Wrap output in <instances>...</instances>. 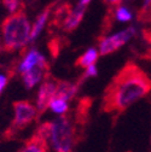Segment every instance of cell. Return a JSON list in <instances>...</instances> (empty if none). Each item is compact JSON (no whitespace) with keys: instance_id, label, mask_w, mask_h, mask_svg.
Returning a JSON list of instances; mask_svg holds the SVG:
<instances>
[{"instance_id":"4","label":"cell","mask_w":151,"mask_h":152,"mask_svg":"<svg viewBox=\"0 0 151 152\" xmlns=\"http://www.w3.org/2000/svg\"><path fill=\"white\" fill-rule=\"evenodd\" d=\"M13 109H15V118L12 121L11 127L5 132V137L7 139H12L13 134L29 126L37 116L36 109L27 100L15 102Z\"/></svg>"},{"instance_id":"20","label":"cell","mask_w":151,"mask_h":152,"mask_svg":"<svg viewBox=\"0 0 151 152\" xmlns=\"http://www.w3.org/2000/svg\"><path fill=\"white\" fill-rule=\"evenodd\" d=\"M7 77L6 76H4V75H0V94H1V92H3V89L5 88V86H6V83H7Z\"/></svg>"},{"instance_id":"1","label":"cell","mask_w":151,"mask_h":152,"mask_svg":"<svg viewBox=\"0 0 151 152\" xmlns=\"http://www.w3.org/2000/svg\"><path fill=\"white\" fill-rule=\"evenodd\" d=\"M151 91V79L133 62H128L109 83L104 92L102 110L122 113Z\"/></svg>"},{"instance_id":"2","label":"cell","mask_w":151,"mask_h":152,"mask_svg":"<svg viewBox=\"0 0 151 152\" xmlns=\"http://www.w3.org/2000/svg\"><path fill=\"white\" fill-rule=\"evenodd\" d=\"M30 23L23 10L15 11L6 17L1 24L3 48L6 52H13L23 47L30 37Z\"/></svg>"},{"instance_id":"21","label":"cell","mask_w":151,"mask_h":152,"mask_svg":"<svg viewBox=\"0 0 151 152\" xmlns=\"http://www.w3.org/2000/svg\"><path fill=\"white\" fill-rule=\"evenodd\" d=\"M121 0H106V3L110 5V6H115V5H119Z\"/></svg>"},{"instance_id":"11","label":"cell","mask_w":151,"mask_h":152,"mask_svg":"<svg viewBox=\"0 0 151 152\" xmlns=\"http://www.w3.org/2000/svg\"><path fill=\"white\" fill-rule=\"evenodd\" d=\"M51 7H52V6H47L39 16H37L36 21H35V23H34V26H33V28H32V30H30L29 41H34L36 37L39 36V34L41 33L43 28L45 27V24H46V22H47L48 15H50V12H51Z\"/></svg>"},{"instance_id":"9","label":"cell","mask_w":151,"mask_h":152,"mask_svg":"<svg viewBox=\"0 0 151 152\" xmlns=\"http://www.w3.org/2000/svg\"><path fill=\"white\" fill-rule=\"evenodd\" d=\"M78 88H79V85H74L68 81H57L54 98H59L65 102H69L74 98L75 93L78 92Z\"/></svg>"},{"instance_id":"15","label":"cell","mask_w":151,"mask_h":152,"mask_svg":"<svg viewBox=\"0 0 151 152\" xmlns=\"http://www.w3.org/2000/svg\"><path fill=\"white\" fill-rule=\"evenodd\" d=\"M50 106L54 112H57V113H64V112L68 111L67 102L63 100V99H59V98H53L51 104H50Z\"/></svg>"},{"instance_id":"6","label":"cell","mask_w":151,"mask_h":152,"mask_svg":"<svg viewBox=\"0 0 151 152\" xmlns=\"http://www.w3.org/2000/svg\"><path fill=\"white\" fill-rule=\"evenodd\" d=\"M56 88H57V81L52 82L46 80L40 89H39V94H37V102H36V107H37V118H39L43 113H45V111L48 109L52 99L54 98L56 94Z\"/></svg>"},{"instance_id":"13","label":"cell","mask_w":151,"mask_h":152,"mask_svg":"<svg viewBox=\"0 0 151 152\" xmlns=\"http://www.w3.org/2000/svg\"><path fill=\"white\" fill-rule=\"evenodd\" d=\"M41 54L37 52V51H35V50H32L27 56H26V58L23 59V62L21 63V65H20V72H26V71H28L29 69H32L34 65H36L37 63L40 62V59H41Z\"/></svg>"},{"instance_id":"10","label":"cell","mask_w":151,"mask_h":152,"mask_svg":"<svg viewBox=\"0 0 151 152\" xmlns=\"http://www.w3.org/2000/svg\"><path fill=\"white\" fill-rule=\"evenodd\" d=\"M48 151V144L46 142V139L37 135L36 133L26 142L24 147L20 152H47Z\"/></svg>"},{"instance_id":"17","label":"cell","mask_w":151,"mask_h":152,"mask_svg":"<svg viewBox=\"0 0 151 152\" xmlns=\"http://www.w3.org/2000/svg\"><path fill=\"white\" fill-rule=\"evenodd\" d=\"M116 18L120 22H127V21H130L132 13L126 7H119L116 10Z\"/></svg>"},{"instance_id":"16","label":"cell","mask_w":151,"mask_h":152,"mask_svg":"<svg viewBox=\"0 0 151 152\" xmlns=\"http://www.w3.org/2000/svg\"><path fill=\"white\" fill-rule=\"evenodd\" d=\"M51 132H52V122H45V123H41L40 127L37 128L36 134L47 140L51 137Z\"/></svg>"},{"instance_id":"22","label":"cell","mask_w":151,"mask_h":152,"mask_svg":"<svg viewBox=\"0 0 151 152\" xmlns=\"http://www.w3.org/2000/svg\"><path fill=\"white\" fill-rule=\"evenodd\" d=\"M89 3H91V0H80V1H79V4H81L84 6H87Z\"/></svg>"},{"instance_id":"14","label":"cell","mask_w":151,"mask_h":152,"mask_svg":"<svg viewBox=\"0 0 151 152\" xmlns=\"http://www.w3.org/2000/svg\"><path fill=\"white\" fill-rule=\"evenodd\" d=\"M91 104H92L91 98H82L80 100L79 107L76 109V120H78V122H85L86 121L87 112H88V109L91 107Z\"/></svg>"},{"instance_id":"19","label":"cell","mask_w":151,"mask_h":152,"mask_svg":"<svg viewBox=\"0 0 151 152\" xmlns=\"http://www.w3.org/2000/svg\"><path fill=\"white\" fill-rule=\"evenodd\" d=\"M97 74H98V70H97V68H96V65H89V66H87L86 68V71L84 72V77L81 79V81L82 80H85V79H88V77H93V76H97Z\"/></svg>"},{"instance_id":"3","label":"cell","mask_w":151,"mask_h":152,"mask_svg":"<svg viewBox=\"0 0 151 152\" xmlns=\"http://www.w3.org/2000/svg\"><path fill=\"white\" fill-rule=\"evenodd\" d=\"M51 142L56 152H74V145L76 142L75 127L69 117L62 116L52 122Z\"/></svg>"},{"instance_id":"18","label":"cell","mask_w":151,"mask_h":152,"mask_svg":"<svg viewBox=\"0 0 151 152\" xmlns=\"http://www.w3.org/2000/svg\"><path fill=\"white\" fill-rule=\"evenodd\" d=\"M3 5L12 13L17 11V7L20 5V0H3Z\"/></svg>"},{"instance_id":"5","label":"cell","mask_w":151,"mask_h":152,"mask_svg":"<svg viewBox=\"0 0 151 152\" xmlns=\"http://www.w3.org/2000/svg\"><path fill=\"white\" fill-rule=\"evenodd\" d=\"M136 29L133 27H129L126 30H122L115 35H111L110 37H104L99 42V53L102 56L110 54L123 46L132 36H134Z\"/></svg>"},{"instance_id":"7","label":"cell","mask_w":151,"mask_h":152,"mask_svg":"<svg viewBox=\"0 0 151 152\" xmlns=\"http://www.w3.org/2000/svg\"><path fill=\"white\" fill-rule=\"evenodd\" d=\"M47 71H48V64H47L46 59L43 56L40 62L36 65H34L28 71L23 72V82H24L26 87L27 88H33L37 82L41 81L44 74L47 72Z\"/></svg>"},{"instance_id":"23","label":"cell","mask_w":151,"mask_h":152,"mask_svg":"<svg viewBox=\"0 0 151 152\" xmlns=\"http://www.w3.org/2000/svg\"><path fill=\"white\" fill-rule=\"evenodd\" d=\"M145 57H146L147 59H150V61H151V51H150V52L147 53V56H145Z\"/></svg>"},{"instance_id":"8","label":"cell","mask_w":151,"mask_h":152,"mask_svg":"<svg viewBox=\"0 0 151 152\" xmlns=\"http://www.w3.org/2000/svg\"><path fill=\"white\" fill-rule=\"evenodd\" d=\"M86 11V6L79 4L74 10H71V12L67 16V18L64 20V22L62 23V28L65 31H73L74 29H76L78 26L80 24V22L82 21L84 15Z\"/></svg>"},{"instance_id":"12","label":"cell","mask_w":151,"mask_h":152,"mask_svg":"<svg viewBox=\"0 0 151 152\" xmlns=\"http://www.w3.org/2000/svg\"><path fill=\"white\" fill-rule=\"evenodd\" d=\"M98 56H99V53L97 52L96 48H89L81 57H79V58L76 59L75 65L81 66V68H87L89 65H93V64H96V62L98 61Z\"/></svg>"}]
</instances>
